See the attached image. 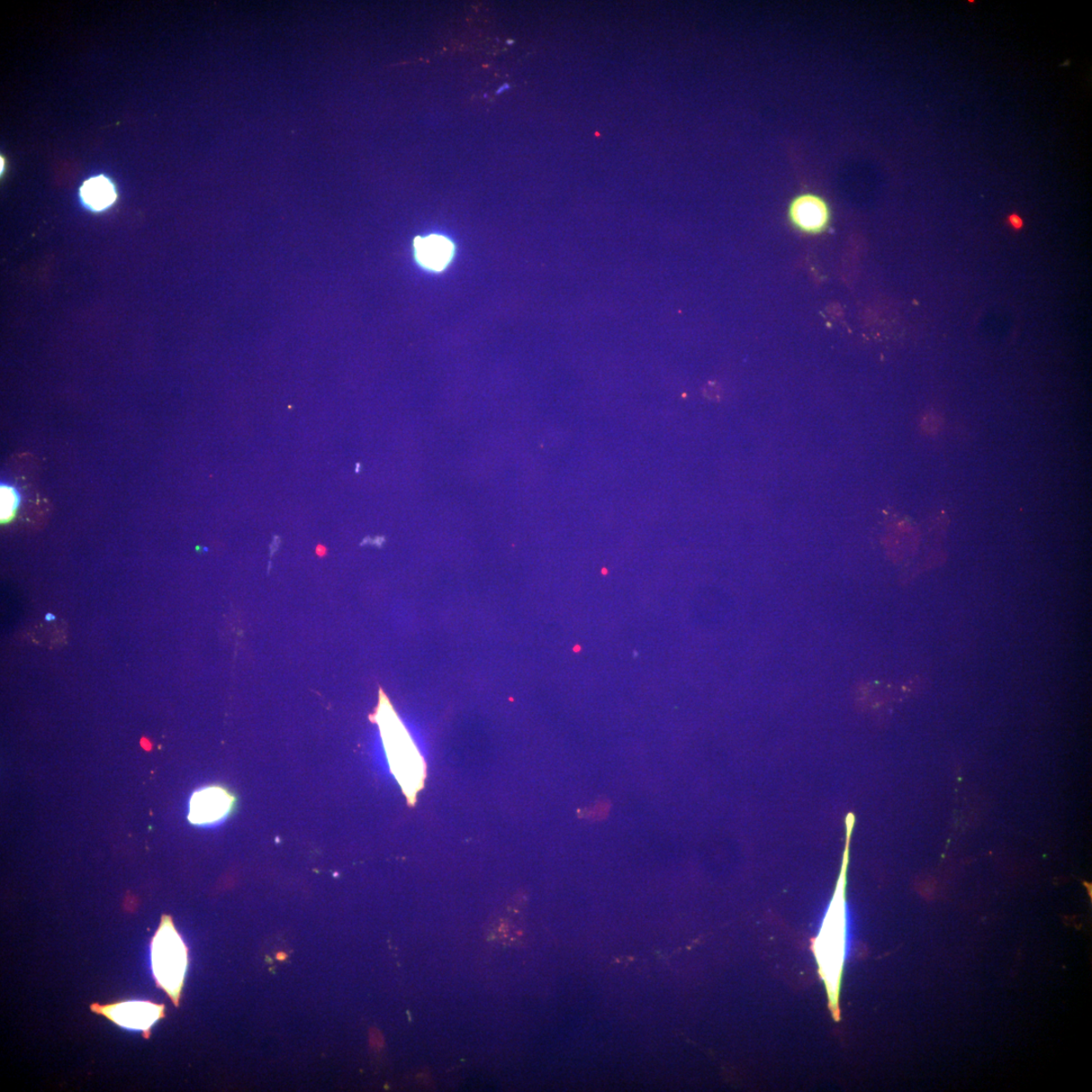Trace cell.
<instances>
[{"label": "cell", "instance_id": "cell-1", "mask_svg": "<svg viewBox=\"0 0 1092 1092\" xmlns=\"http://www.w3.org/2000/svg\"><path fill=\"white\" fill-rule=\"evenodd\" d=\"M847 864V848L834 897L830 901L819 933L812 943V951L816 956L819 976L827 988L828 1007L836 1021H839V1016H841L839 1013V992H841L847 947V927L845 896Z\"/></svg>", "mask_w": 1092, "mask_h": 1092}, {"label": "cell", "instance_id": "cell-2", "mask_svg": "<svg viewBox=\"0 0 1092 1092\" xmlns=\"http://www.w3.org/2000/svg\"><path fill=\"white\" fill-rule=\"evenodd\" d=\"M375 720L380 726L391 770L410 803L415 802L426 778V766L417 748L396 716L391 703L381 693Z\"/></svg>", "mask_w": 1092, "mask_h": 1092}, {"label": "cell", "instance_id": "cell-3", "mask_svg": "<svg viewBox=\"0 0 1092 1092\" xmlns=\"http://www.w3.org/2000/svg\"><path fill=\"white\" fill-rule=\"evenodd\" d=\"M151 965L156 987L164 990L177 1007L188 967V947L170 916L161 917L157 931L151 938Z\"/></svg>", "mask_w": 1092, "mask_h": 1092}, {"label": "cell", "instance_id": "cell-4", "mask_svg": "<svg viewBox=\"0 0 1092 1092\" xmlns=\"http://www.w3.org/2000/svg\"><path fill=\"white\" fill-rule=\"evenodd\" d=\"M89 1008L90 1012L105 1017L117 1027L141 1032L145 1040L150 1039L153 1026L166 1017L165 1005L151 1000H117L107 1005L95 1003Z\"/></svg>", "mask_w": 1092, "mask_h": 1092}, {"label": "cell", "instance_id": "cell-5", "mask_svg": "<svg viewBox=\"0 0 1092 1092\" xmlns=\"http://www.w3.org/2000/svg\"><path fill=\"white\" fill-rule=\"evenodd\" d=\"M787 215L794 229L810 236L823 234L832 222L828 202L815 193H802L794 196L789 203Z\"/></svg>", "mask_w": 1092, "mask_h": 1092}, {"label": "cell", "instance_id": "cell-6", "mask_svg": "<svg viewBox=\"0 0 1092 1092\" xmlns=\"http://www.w3.org/2000/svg\"><path fill=\"white\" fill-rule=\"evenodd\" d=\"M234 801L232 794L219 786L198 790L189 803L188 820L197 826L218 823L230 814Z\"/></svg>", "mask_w": 1092, "mask_h": 1092}, {"label": "cell", "instance_id": "cell-7", "mask_svg": "<svg viewBox=\"0 0 1092 1092\" xmlns=\"http://www.w3.org/2000/svg\"><path fill=\"white\" fill-rule=\"evenodd\" d=\"M416 255L422 265L432 270H442L453 256L451 242L437 235L415 241Z\"/></svg>", "mask_w": 1092, "mask_h": 1092}, {"label": "cell", "instance_id": "cell-8", "mask_svg": "<svg viewBox=\"0 0 1092 1092\" xmlns=\"http://www.w3.org/2000/svg\"><path fill=\"white\" fill-rule=\"evenodd\" d=\"M81 196L87 205L95 211L105 209L115 198L113 185L105 177L88 180L81 188Z\"/></svg>", "mask_w": 1092, "mask_h": 1092}, {"label": "cell", "instance_id": "cell-9", "mask_svg": "<svg viewBox=\"0 0 1092 1092\" xmlns=\"http://www.w3.org/2000/svg\"><path fill=\"white\" fill-rule=\"evenodd\" d=\"M21 504V495L12 484L2 483V521H10Z\"/></svg>", "mask_w": 1092, "mask_h": 1092}, {"label": "cell", "instance_id": "cell-10", "mask_svg": "<svg viewBox=\"0 0 1092 1092\" xmlns=\"http://www.w3.org/2000/svg\"><path fill=\"white\" fill-rule=\"evenodd\" d=\"M1007 221L1010 227L1015 230H1021L1024 227V220L1017 214L1010 215Z\"/></svg>", "mask_w": 1092, "mask_h": 1092}, {"label": "cell", "instance_id": "cell-11", "mask_svg": "<svg viewBox=\"0 0 1092 1092\" xmlns=\"http://www.w3.org/2000/svg\"><path fill=\"white\" fill-rule=\"evenodd\" d=\"M509 87L510 86L508 85H504L502 87L499 88L497 94L499 95V94L503 93L505 89H508Z\"/></svg>", "mask_w": 1092, "mask_h": 1092}, {"label": "cell", "instance_id": "cell-12", "mask_svg": "<svg viewBox=\"0 0 1092 1092\" xmlns=\"http://www.w3.org/2000/svg\"><path fill=\"white\" fill-rule=\"evenodd\" d=\"M54 619H55V616H53L52 615H48V616H46V620H47V621L54 620Z\"/></svg>", "mask_w": 1092, "mask_h": 1092}, {"label": "cell", "instance_id": "cell-13", "mask_svg": "<svg viewBox=\"0 0 1092 1092\" xmlns=\"http://www.w3.org/2000/svg\"><path fill=\"white\" fill-rule=\"evenodd\" d=\"M507 43H508L509 45H513V44H514V41H513V40H508V41H507Z\"/></svg>", "mask_w": 1092, "mask_h": 1092}]
</instances>
